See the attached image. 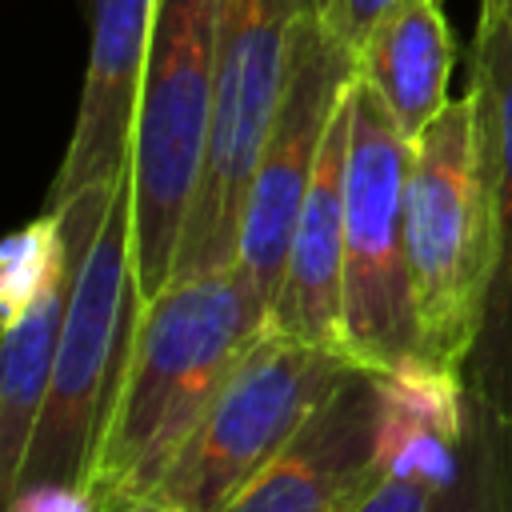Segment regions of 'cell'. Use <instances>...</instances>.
<instances>
[{
    "instance_id": "6da1fadb",
    "label": "cell",
    "mask_w": 512,
    "mask_h": 512,
    "mask_svg": "<svg viewBox=\"0 0 512 512\" xmlns=\"http://www.w3.org/2000/svg\"><path fill=\"white\" fill-rule=\"evenodd\" d=\"M264 328L268 312L236 268L172 280L144 300L88 476L96 504L156 488Z\"/></svg>"
},
{
    "instance_id": "7a4b0ae2",
    "label": "cell",
    "mask_w": 512,
    "mask_h": 512,
    "mask_svg": "<svg viewBox=\"0 0 512 512\" xmlns=\"http://www.w3.org/2000/svg\"><path fill=\"white\" fill-rule=\"evenodd\" d=\"M140 308L144 296L136 284V248H132V176L124 168L108 200V212L84 248L64 332L56 344L48 392L40 404V420L20 480L4 500L36 484L88 492L92 460L112 412V396L124 376Z\"/></svg>"
},
{
    "instance_id": "3957f363",
    "label": "cell",
    "mask_w": 512,
    "mask_h": 512,
    "mask_svg": "<svg viewBox=\"0 0 512 512\" xmlns=\"http://www.w3.org/2000/svg\"><path fill=\"white\" fill-rule=\"evenodd\" d=\"M216 100V0H160L132 128L136 284L152 300L176 276Z\"/></svg>"
},
{
    "instance_id": "277c9868",
    "label": "cell",
    "mask_w": 512,
    "mask_h": 512,
    "mask_svg": "<svg viewBox=\"0 0 512 512\" xmlns=\"http://www.w3.org/2000/svg\"><path fill=\"white\" fill-rule=\"evenodd\" d=\"M404 232L420 360L464 376L492 280L488 196L468 92L448 100L412 140Z\"/></svg>"
},
{
    "instance_id": "5b68a950",
    "label": "cell",
    "mask_w": 512,
    "mask_h": 512,
    "mask_svg": "<svg viewBox=\"0 0 512 512\" xmlns=\"http://www.w3.org/2000/svg\"><path fill=\"white\" fill-rule=\"evenodd\" d=\"M304 16L308 0H216L212 136L172 280L236 264L248 184L272 132Z\"/></svg>"
},
{
    "instance_id": "8992f818",
    "label": "cell",
    "mask_w": 512,
    "mask_h": 512,
    "mask_svg": "<svg viewBox=\"0 0 512 512\" xmlns=\"http://www.w3.org/2000/svg\"><path fill=\"white\" fill-rule=\"evenodd\" d=\"M352 368L340 352L268 324L148 496L176 512H224V504L296 440Z\"/></svg>"
},
{
    "instance_id": "52a82bcc",
    "label": "cell",
    "mask_w": 512,
    "mask_h": 512,
    "mask_svg": "<svg viewBox=\"0 0 512 512\" xmlns=\"http://www.w3.org/2000/svg\"><path fill=\"white\" fill-rule=\"evenodd\" d=\"M412 140L380 96L352 84V132L344 164V356L364 372H396L420 360L412 304L404 192Z\"/></svg>"
},
{
    "instance_id": "ba28073f",
    "label": "cell",
    "mask_w": 512,
    "mask_h": 512,
    "mask_svg": "<svg viewBox=\"0 0 512 512\" xmlns=\"http://www.w3.org/2000/svg\"><path fill=\"white\" fill-rule=\"evenodd\" d=\"M356 80V52L340 44L316 16H304L296 28L292 68L288 84L272 120V132L264 140V152L256 160L244 220H240V244H236V272L248 280L252 296L272 312L288 244L328 136V124L344 100V92Z\"/></svg>"
},
{
    "instance_id": "9c48e42d",
    "label": "cell",
    "mask_w": 512,
    "mask_h": 512,
    "mask_svg": "<svg viewBox=\"0 0 512 512\" xmlns=\"http://www.w3.org/2000/svg\"><path fill=\"white\" fill-rule=\"evenodd\" d=\"M468 100L488 196L492 280L464 384L488 416L512 428V0H480Z\"/></svg>"
},
{
    "instance_id": "30bf717a",
    "label": "cell",
    "mask_w": 512,
    "mask_h": 512,
    "mask_svg": "<svg viewBox=\"0 0 512 512\" xmlns=\"http://www.w3.org/2000/svg\"><path fill=\"white\" fill-rule=\"evenodd\" d=\"M376 372L352 368L296 440L248 480L224 512H356L380 480Z\"/></svg>"
},
{
    "instance_id": "8fae6325",
    "label": "cell",
    "mask_w": 512,
    "mask_h": 512,
    "mask_svg": "<svg viewBox=\"0 0 512 512\" xmlns=\"http://www.w3.org/2000/svg\"><path fill=\"white\" fill-rule=\"evenodd\" d=\"M160 0H88V68L72 140L48 188V208L112 184L132 156V128Z\"/></svg>"
},
{
    "instance_id": "7c38bea8",
    "label": "cell",
    "mask_w": 512,
    "mask_h": 512,
    "mask_svg": "<svg viewBox=\"0 0 512 512\" xmlns=\"http://www.w3.org/2000/svg\"><path fill=\"white\" fill-rule=\"evenodd\" d=\"M116 180L92 184L60 204H52L64 220V252L56 260V268L44 276V284L16 312L4 316V368H0V484H4V496L20 480V468H24L36 420H40V404L48 392L56 344L64 332L72 284H76L84 248L108 212Z\"/></svg>"
},
{
    "instance_id": "4fadbf2b",
    "label": "cell",
    "mask_w": 512,
    "mask_h": 512,
    "mask_svg": "<svg viewBox=\"0 0 512 512\" xmlns=\"http://www.w3.org/2000/svg\"><path fill=\"white\" fill-rule=\"evenodd\" d=\"M348 132H352V88L344 92V100H340V108L328 124V136H324V148H320V160H316V172H312L292 244H288L284 276H280V288H276V300H272V312H268L272 328H280L296 340L320 344L328 352H340V356H344L340 316H344V164H348Z\"/></svg>"
},
{
    "instance_id": "5bb4252c",
    "label": "cell",
    "mask_w": 512,
    "mask_h": 512,
    "mask_svg": "<svg viewBox=\"0 0 512 512\" xmlns=\"http://www.w3.org/2000/svg\"><path fill=\"white\" fill-rule=\"evenodd\" d=\"M456 40L440 0H392L356 48L360 80L380 96L400 132L416 140L448 96Z\"/></svg>"
},
{
    "instance_id": "9a60e30c",
    "label": "cell",
    "mask_w": 512,
    "mask_h": 512,
    "mask_svg": "<svg viewBox=\"0 0 512 512\" xmlns=\"http://www.w3.org/2000/svg\"><path fill=\"white\" fill-rule=\"evenodd\" d=\"M380 420L376 456L380 476H412L436 492L456 476L468 436V384L460 372L428 360L376 376Z\"/></svg>"
},
{
    "instance_id": "2e32d148",
    "label": "cell",
    "mask_w": 512,
    "mask_h": 512,
    "mask_svg": "<svg viewBox=\"0 0 512 512\" xmlns=\"http://www.w3.org/2000/svg\"><path fill=\"white\" fill-rule=\"evenodd\" d=\"M432 512H512V428L488 416L476 400L468 404L460 468L436 492Z\"/></svg>"
},
{
    "instance_id": "e0dca14e",
    "label": "cell",
    "mask_w": 512,
    "mask_h": 512,
    "mask_svg": "<svg viewBox=\"0 0 512 512\" xmlns=\"http://www.w3.org/2000/svg\"><path fill=\"white\" fill-rule=\"evenodd\" d=\"M388 4L392 0H308V16H316L340 44H348L356 52L360 40H364V32L372 28V20Z\"/></svg>"
},
{
    "instance_id": "ac0fdd59",
    "label": "cell",
    "mask_w": 512,
    "mask_h": 512,
    "mask_svg": "<svg viewBox=\"0 0 512 512\" xmlns=\"http://www.w3.org/2000/svg\"><path fill=\"white\" fill-rule=\"evenodd\" d=\"M436 488L412 476H380L356 512H432Z\"/></svg>"
},
{
    "instance_id": "d6986e66",
    "label": "cell",
    "mask_w": 512,
    "mask_h": 512,
    "mask_svg": "<svg viewBox=\"0 0 512 512\" xmlns=\"http://www.w3.org/2000/svg\"><path fill=\"white\" fill-rule=\"evenodd\" d=\"M8 512H100L92 492L84 488H60V484H36L20 488L12 500H4Z\"/></svg>"
},
{
    "instance_id": "ffe728a7",
    "label": "cell",
    "mask_w": 512,
    "mask_h": 512,
    "mask_svg": "<svg viewBox=\"0 0 512 512\" xmlns=\"http://www.w3.org/2000/svg\"><path fill=\"white\" fill-rule=\"evenodd\" d=\"M100 512H176L168 504H160L156 496H124V500H112V504H100Z\"/></svg>"
}]
</instances>
